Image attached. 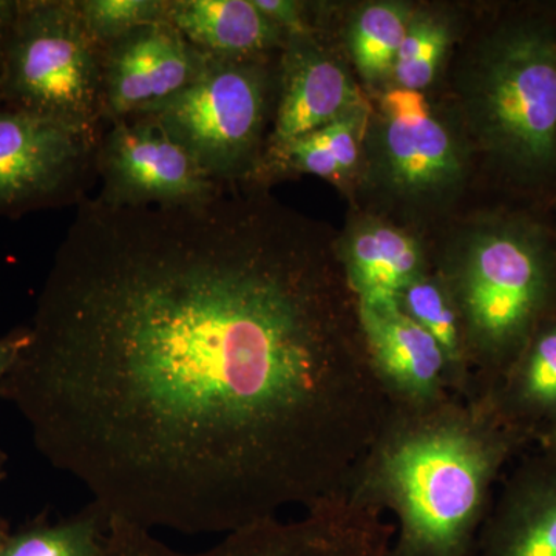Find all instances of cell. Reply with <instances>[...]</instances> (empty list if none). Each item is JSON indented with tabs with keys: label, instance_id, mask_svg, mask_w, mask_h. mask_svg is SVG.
<instances>
[{
	"label": "cell",
	"instance_id": "obj_26",
	"mask_svg": "<svg viewBox=\"0 0 556 556\" xmlns=\"http://www.w3.org/2000/svg\"><path fill=\"white\" fill-rule=\"evenodd\" d=\"M20 11V0H0V58L9 42Z\"/></svg>",
	"mask_w": 556,
	"mask_h": 556
},
{
	"label": "cell",
	"instance_id": "obj_8",
	"mask_svg": "<svg viewBox=\"0 0 556 556\" xmlns=\"http://www.w3.org/2000/svg\"><path fill=\"white\" fill-rule=\"evenodd\" d=\"M101 130L0 108V217L79 203Z\"/></svg>",
	"mask_w": 556,
	"mask_h": 556
},
{
	"label": "cell",
	"instance_id": "obj_29",
	"mask_svg": "<svg viewBox=\"0 0 556 556\" xmlns=\"http://www.w3.org/2000/svg\"><path fill=\"white\" fill-rule=\"evenodd\" d=\"M0 108H2V104H0Z\"/></svg>",
	"mask_w": 556,
	"mask_h": 556
},
{
	"label": "cell",
	"instance_id": "obj_25",
	"mask_svg": "<svg viewBox=\"0 0 556 556\" xmlns=\"http://www.w3.org/2000/svg\"><path fill=\"white\" fill-rule=\"evenodd\" d=\"M27 327L10 332L5 338H0V380L9 375L11 368L16 364L17 357L27 345Z\"/></svg>",
	"mask_w": 556,
	"mask_h": 556
},
{
	"label": "cell",
	"instance_id": "obj_7",
	"mask_svg": "<svg viewBox=\"0 0 556 556\" xmlns=\"http://www.w3.org/2000/svg\"><path fill=\"white\" fill-rule=\"evenodd\" d=\"M394 526L346 493L325 497L294 521L268 518L204 552L175 551L152 530L109 518L100 556H387Z\"/></svg>",
	"mask_w": 556,
	"mask_h": 556
},
{
	"label": "cell",
	"instance_id": "obj_18",
	"mask_svg": "<svg viewBox=\"0 0 556 556\" xmlns=\"http://www.w3.org/2000/svg\"><path fill=\"white\" fill-rule=\"evenodd\" d=\"M399 308L437 340L447 361L450 391L456 396L470 397L473 379L463 325L444 280L427 273L416 278L399 295Z\"/></svg>",
	"mask_w": 556,
	"mask_h": 556
},
{
	"label": "cell",
	"instance_id": "obj_11",
	"mask_svg": "<svg viewBox=\"0 0 556 556\" xmlns=\"http://www.w3.org/2000/svg\"><path fill=\"white\" fill-rule=\"evenodd\" d=\"M380 105L378 161L383 185L407 200H434L452 192L463 179V155L424 94L394 89Z\"/></svg>",
	"mask_w": 556,
	"mask_h": 556
},
{
	"label": "cell",
	"instance_id": "obj_23",
	"mask_svg": "<svg viewBox=\"0 0 556 556\" xmlns=\"http://www.w3.org/2000/svg\"><path fill=\"white\" fill-rule=\"evenodd\" d=\"M367 110L364 108L353 110L334 123L328 124L318 130L329 150L339 163L343 177L356 166L361 153L362 130L365 129Z\"/></svg>",
	"mask_w": 556,
	"mask_h": 556
},
{
	"label": "cell",
	"instance_id": "obj_24",
	"mask_svg": "<svg viewBox=\"0 0 556 556\" xmlns=\"http://www.w3.org/2000/svg\"><path fill=\"white\" fill-rule=\"evenodd\" d=\"M254 3L273 24L285 33L287 39L311 35L305 3L294 2V0H254Z\"/></svg>",
	"mask_w": 556,
	"mask_h": 556
},
{
	"label": "cell",
	"instance_id": "obj_19",
	"mask_svg": "<svg viewBox=\"0 0 556 556\" xmlns=\"http://www.w3.org/2000/svg\"><path fill=\"white\" fill-rule=\"evenodd\" d=\"M409 22V11L399 3H372L357 14L351 25V53L369 83L393 73Z\"/></svg>",
	"mask_w": 556,
	"mask_h": 556
},
{
	"label": "cell",
	"instance_id": "obj_21",
	"mask_svg": "<svg viewBox=\"0 0 556 556\" xmlns=\"http://www.w3.org/2000/svg\"><path fill=\"white\" fill-rule=\"evenodd\" d=\"M448 43L450 30L444 22L431 16L412 17L393 67L397 89L420 91L430 86Z\"/></svg>",
	"mask_w": 556,
	"mask_h": 556
},
{
	"label": "cell",
	"instance_id": "obj_5",
	"mask_svg": "<svg viewBox=\"0 0 556 556\" xmlns=\"http://www.w3.org/2000/svg\"><path fill=\"white\" fill-rule=\"evenodd\" d=\"M269 56L207 54L199 78L141 115L159 121L219 185L251 181L277 104L278 70Z\"/></svg>",
	"mask_w": 556,
	"mask_h": 556
},
{
	"label": "cell",
	"instance_id": "obj_6",
	"mask_svg": "<svg viewBox=\"0 0 556 556\" xmlns=\"http://www.w3.org/2000/svg\"><path fill=\"white\" fill-rule=\"evenodd\" d=\"M0 104L101 130V49L78 0H20L0 58Z\"/></svg>",
	"mask_w": 556,
	"mask_h": 556
},
{
	"label": "cell",
	"instance_id": "obj_4",
	"mask_svg": "<svg viewBox=\"0 0 556 556\" xmlns=\"http://www.w3.org/2000/svg\"><path fill=\"white\" fill-rule=\"evenodd\" d=\"M468 110L490 152L518 174L556 167V38L540 24L510 25L473 65Z\"/></svg>",
	"mask_w": 556,
	"mask_h": 556
},
{
	"label": "cell",
	"instance_id": "obj_28",
	"mask_svg": "<svg viewBox=\"0 0 556 556\" xmlns=\"http://www.w3.org/2000/svg\"><path fill=\"white\" fill-rule=\"evenodd\" d=\"M2 540H3V538H2V536H0V541H2Z\"/></svg>",
	"mask_w": 556,
	"mask_h": 556
},
{
	"label": "cell",
	"instance_id": "obj_9",
	"mask_svg": "<svg viewBox=\"0 0 556 556\" xmlns=\"http://www.w3.org/2000/svg\"><path fill=\"white\" fill-rule=\"evenodd\" d=\"M94 167L102 182L97 199L112 207L201 206L228 189L150 115L109 123Z\"/></svg>",
	"mask_w": 556,
	"mask_h": 556
},
{
	"label": "cell",
	"instance_id": "obj_14",
	"mask_svg": "<svg viewBox=\"0 0 556 556\" xmlns=\"http://www.w3.org/2000/svg\"><path fill=\"white\" fill-rule=\"evenodd\" d=\"M471 556H556V457L536 450L511 471Z\"/></svg>",
	"mask_w": 556,
	"mask_h": 556
},
{
	"label": "cell",
	"instance_id": "obj_16",
	"mask_svg": "<svg viewBox=\"0 0 556 556\" xmlns=\"http://www.w3.org/2000/svg\"><path fill=\"white\" fill-rule=\"evenodd\" d=\"M358 306L399 305V295L427 273L415 240L386 225L354 232L338 257Z\"/></svg>",
	"mask_w": 556,
	"mask_h": 556
},
{
	"label": "cell",
	"instance_id": "obj_13",
	"mask_svg": "<svg viewBox=\"0 0 556 556\" xmlns=\"http://www.w3.org/2000/svg\"><path fill=\"white\" fill-rule=\"evenodd\" d=\"M364 108L353 79L313 36L288 38L278 67V94L266 152L324 129Z\"/></svg>",
	"mask_w": 556,
	"mask_h": 556
},
{
	"label": "cell",
	"instance_id": "obj_20",
	"mask_svg": "<svg viewBox=\"0 0 556 556\" xmlns=\"http://www.w3.org/2000/svg\"><path fill=\"white\" fill-rule=\"evenodd\" d=\"M108 522V515L91 503L68 521L3 538L0 556H100Z\"/></svg>",
	"mask_w": 556,
	"mask_h": 556
},
{
	"label": "cell",
	"instance_id": "obj_22",
	"mask_svg": "<svg viewBox=\"0 0 556 556\" xmlns=\"http://www.w3.org/2000/svg\"><path fill=\"white\" fill-rule=\"evenodd\" d=\"M84 25L100 49L142 25L166 21L167 0H78Z\"/></svg>",
	"mask_w": 556,
	"mask_h": 556
},
{
	"label": "cell",
	"instance_id": "obj_15",
	"mask_svg": "<svg viewBox=\"0 0 556 556\" xmlns=\"http://www.w3.org/2000/svg\"><path fill=\"white\" fill-rule=\"evenodd\" d=\"M166 21L214 56H252L283 49L285 33L254 0H167Z\"/></svg>",
	"mask_w": 556,
	"mask_h": 556
},
{
	"label": "cell",
	"instance_id": "obj_2",
	"mask_svg": "<svg viewBox=\"0 0 556 556\" xmlns=\"http://www.w3.org/2000/svg\"><path fill=\"white\" fill-rule=\"evenodd\" d=\"M527 444L489 393L391 407L345 492L396 517L387 556H471L497 479Z\"/></svg>",
	"mask_w": 556,
	"mask_h": 556
},
{
	"label": "cell",
	"instance_id": "obj_10",
	"mask_svg": "<svg viewBox=\"0 0 556 556\" xmlns=\"http://www.w3.org/2000/svg\"><path fill=\"white\" fill-rule=\"evenodd\" d=\"M167 21L142 25L101 49L102 123L141 115L190 86L206 64Z\"/></svg>",
	"mask_w": 556,
	"mask_h": 556
},
{
	"label": "cell",
	"instance_id": "obj_1",
	"mask_svg": "<svg viewBox=\"0 0 556 556\" xmlns=\"http://www.w3.org/2000/svg\"><path fill=\"white\" fill-rule=\"evenodd\" d=\"M233 188L80 200L0 380L42 455L142 529L228 535L339 495L391 409L318 230Z\"/></svg>",
	"mask_w": 556,
	"mask_h": 556
},
{
	"label": "cell",
	"instance_id": "obj_3",
	"mask_svg": "<svg viewBox=\"0 0 556 556\" xmlns=\"http://www.w3.org/2000/svg\"><path fill=\"white\" fill-rule=\"evenodd\" d=\"M439 277L463 325L471 396L489 393L536 329L554 317V252L529 226L497 223L478 232Z\"/></svg>",
	"mask_w": 556,
	"mask_h": 556
},
{
	"label": "cell",
	"instance_id": "obj_12",
	"mask_svg": "<svg viewBox=\"0 0 556 556\" xmlns=\"http://www.w3.org/2000/svg\"><path fill=\"white\" fill-rule=\"evenodd\" d=\"M357 311L369 364L391 407L427 408L453 394L437 340L399 305Z\"/></svg>",
	"mask_w": 556,
	"mask_h": 556
},
{
	"label": "cell",
	"instance_id": "obj_17",
	"mask_svg": "<svg viewBox=\"0 0 556 556\" xmlns=\"http://www.w3.org/2000/svg\"><path fill=\"white\" fill-rule=\"evenodd\" d=\"M501 416L535 442L556 424V318L536 329L506 375L489 391Z\"/></svg>",
	"mask_w": 556,
	"mask_h": 556
},
{
	"label": "cell",
	"instance_id": "obj_27",
	"mask_svg": "<svg viewBox=\"0 0 556 556\" xmlns=\"http://www.w3.org/2000/svg\"><path fill=\"white\" fill-rule=\"evenodd\" d=\"M535 444L540 452L556 457V424L555 426L548 427L543 433L538 434Z\"/></svg>",
	"mask_w": 556,
	"mask_h": 556
}]
</instances>
